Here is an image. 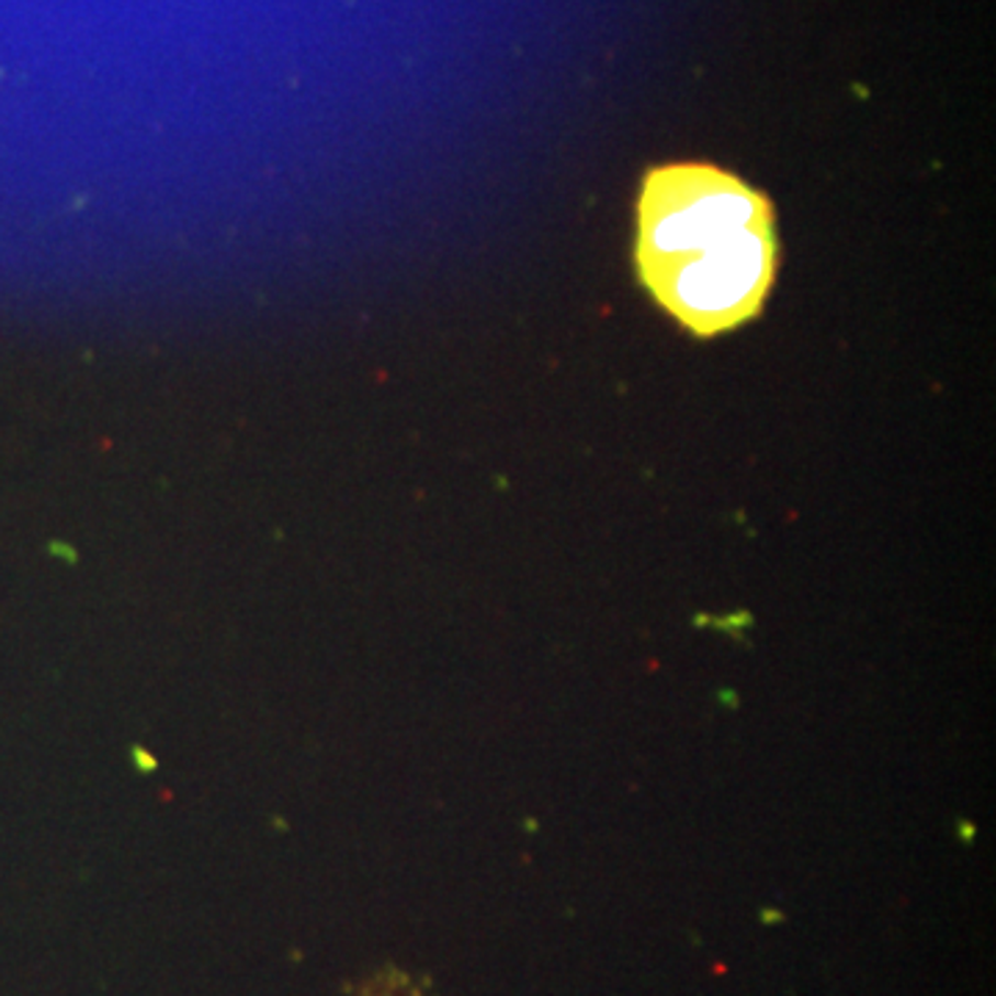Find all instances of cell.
I'll list each match as a JSON object with an SVG mask.
<instances>
[{
  "label": "cell",
  "instance_id": "cell-1",
  "mask_svg": "<svg viewBox=\"0 0 996 996\" xmlns=\"http://www.w3.org/2000/svg\"><path fill=\"white\" fill-rule=\"evenodd\" d=\"M637 267L654 299L698 336L754 319L776 278L772 205L709 163L650 169L637 205Z\"/></svg>",
  "mask_w": 996,
  "mask_h": 996
}]
</instances>
